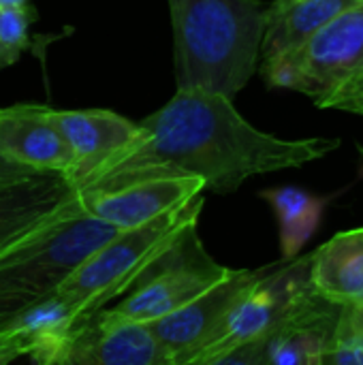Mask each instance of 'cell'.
<instances>
[{"mask_svg":"<svg viewBox=\"0 0 363 365\" xmlns=\"http://www.w3.org/2000/svg\"><path fill=\"white\" fill-rule=\"evenodd\" d=\"M340 148V139H280L255 128L233 101L201 88H178L158 111L137 122L135 137L86 180L79 192L116 190L158 178H197L216 195L246 180L308 165Z\"/></svg>","mask_w":363,"mask_h":365,"instance_id":"cell-1","label":"cell"},{"mask_svg":"<svg viewBox=\"0 0 363 365\" xmlns=\"http://www.w3.org/2000/svg\"><path fill=\"white\" fill-rule=\"evenodd\" d=\"M178 88L235 98L257 73L267 4L261 0H167Z\"/></svg>","mask_w":363,"mask_h":365,"instance_id":"cell-2","label":"cell"},{"mask_svg":"<svg viewBox=\"0 0 363 365\" xmlns=\"http://www.w3.org/2000/svg\"><path fill=\"white\" fill-rule=\"evenodd\" d=\"M120 229L83 212L79 197L0 250V327L51 299L64 280Z\"/></svg>","mask_w":363,"mask_h":365,"instance_id":"cell-3","label":"cell"},{"mask_svg":"<svg viewBox=\"0 0 363 365\" xmlns=\"http://www.w3.org/2000/svg\"><path fill=\"white\" fill-rule=\"evenodd\" d=\"M203 195L160 214L158 218L118 231L96 248L58 289L53 299L68 317L71 329L105 310L111 299L126 295L148 272L165 259L186 231L197 227Z\"/></svg>","mask_w":363,"mask_h":365,"instance_id":"cell-4","label":"cell"},{"mask_svg":"<svg viewBox=\"0 0 363 365\" xmlns=\"http://www.w3.org/2000/svg\"><path fill=\"white\" fill-rule=\"evenodd\" d=\"M259 71L267 88L300 92L319 109L363 115V0L300 49L261 62Z\"/></svg>","mask_w":363,"mask_h":365,"instance_id":"cell-5","label":"cell"},{"mask_svg":"<svg viewBox=\"0 0 363 365\" xmlns=\"http://www.w3.org/2000/svg\"><path fill=\"white\" fill-rule=\"evenodd\" d=\"M229 274V267L218 265L203 250L197 227L184 233L175 248L160 259L145 278H141L122 302L105 308V314L118 321L150 325L214 287Z\"/></svg>","mask_w":363,"mask_h":365,"instance_id":"cell-6","label":"cell"},{"mask_svg":"<svg viewBox=\"0 0 363 365\" xmlns=\"http://www.w3.org/2000/svg\"><path fill=\"white\" fill-rule=\"evenodd\" d=\"M30 357L36 365H173L150 325L118 321L105 310Z\"/></svg>","mask_w":363,"mask_h":365,"instance_id":"cell-7","label":"cell"},{"mask_svg":"<svg viewBox=\"0 0 363 365\" xmlns=\"http://www.w3.org/2000/svg\"><path fill=\"white\" fill-rule=\"evenodd\" d=\"M263 269H229L223 280L197 295L193 302L150 323L152 334L171 357V364L182 365L212 340L233 304L263 274Z\"/></svg>","mask_w":363,"mask_h":365,"instance_id":"cell-8","label":"cell"},{"mask_svg":"<svg viewBox=\"0 0 363 365\" xmlns=\"http://www.w3.org/2000/svg\"><path fill=\"white\" fill-rule=\"evenodd\" d=\"M203 190L205 184L197 178H158L116 190L79 192V201L86 214L124 231L188 203Z\"/></svg>","mask_w":363,"mask_h":365,"instance_id":"cell-9","label":"cell"},{"mask_svg":"<svg viewBox=\"0 0 363 365\" xmlns=\"http://www.w3.org/2000/svg\"><path fill=\"white\" fill-rule=\"evenodd\" d=\"M0 152L32 171L71 175L75 156L47 120V105L17 103L0 107Z\"/></svg>","mask_w":363,"mask_h":365,"instance_id":"cell-10","label":"cell"},{"mask_svg":"<svg viewBox=\"0 0 363 365\" xmlns=\"http://www.w3.org/2000/svg\"><path fill=\"white\" fill-rule=\"evenodd\" d=\"M47 120L58 128L73 150L75 165L71 180L77 186L107 158L120 152L137 130V122L109 109H71L60 111L47 105Z\"/></svg>","mask_w":363,"mask_h":365,"instance_id":"cell-11","label":"cell"},{"mask_svg":"<svg viewBox=\"0 0 363 365\" xmlns=\"http://www.w3.org/2000/svg\"><path fill=\"white\" fill-rule=\"evenodd\" d=\"M77 197L73 180L56 171L0 184V250L53 218Z\"/></svg>","mask_w":363,"mask_h":365,"instance_id":"cell-12","label":"cell"},{"mask_svg":"<svg viewBox=\"0 0 363 365\" xmlns=\"http://www.w3.org/2000/svg\"><path fill=\"white\" fill-rule=\"evenodd\" d=\"M340 308L317 293L267 334L270 365H321Z\"/></svg>","mask_w":363,"mask_h":365,"instance_id":"cell-13","label":"cell"},{"mask_svg":"<svg viewBox=\"0 0 363 365\" xmlns=\"http://www.w3.org/2000/svg\"><path fill=\"white\" fill-rule=\"evenodd\" d=\"M312 291L338 306H363V227L342 231L312 252Z\"/></svg>","mask_w":363,"mask_h":365,"instance_id":"cell-14","label":"cell"},{"mask_svg":"<svg viewBox=\"0 0 363 365\" xmlns=\"http://www.w3.org/2000/svg\"><path fill=\"white\" fill-rule=\"evenodd\" d=\"M357 2L359 0H274L267 4L265 13L261 62L300 49L323 26Z\"/></svg>","mask_w":363,"mask_h":365,"instance_id":"cell-15","label":"cell"},{"mask_svg":"<svg viewBox=\"0 0 363 365\" xmlns=\"http://www.w3.org/2000/svg\"><path fill=\"white\" fill-rule=\"evenodd\" d=\"M261 199L272 205L274 216L278 220L282 261L300 257L302 248L319 229L325 207L332 201V197H317L297 186H278L261 190Z\"/></svg>","mask_w":363,"mask_h":365,"instance_id":"cell-16","label":"cell"},{"mask_svg":"<svg viewBox=\"0 0 363 365\" xmlns=\"http://www.w3.org/2000/svg\"><path fill=\"white\" fill-rule=\"evenodd\" d=\"M36 19L34 4L0 11V71L13 66L30 47V26Z\"/></svg>","mask_w":363,"mask_h":365,"instance_id":"cell-17","label":"cell"},{"mask_svg":"<svg viewBox=\"0 0 363 365\" xmlns=\"http://www.w3.org/2000/svg\"><path fill=\"white\" fill-rule=\"evenodd\" d=\"M321 365H363V334L344 308H340L336 327L321 355Z\"/></svg>","mask_w":363,"mask_h":365,"instance_id":"cell-18","label":"cell"},{"mask_svg":"<svg viewBox=\"0 0 363 365\" xmlns=\"http://www.w3.org/2000/svg\"><path fill=\"white\" fill-rule=\"evenodd\" d=\"M32 349V338L17 323L0 327V365H11L19 357H30Z\"/></svg>","mask_w":363,"mask_h":365,"instance_id":"cell-19","label":"cell"},{"mask_svg":"<svg viewBox=\"0 0 363 365\" xmlns=\"http://www.w3.org/2000/svg\"><path fill=\"white\" fill-rule=\"evenodd\" d=\"M208 365H270L267 361V336L246 342L235 351L223 355L220 359Z\"/></svg>","mask_w":363,"mask_h":365,"instance_id":"cell-20","label":"cell"},{"mask_svg":"<svg viewBox=\"0 0 363 365\" xmlns=\"http://www.w3.org/2000/svg\"><path fill=\"white\" fill-rule=\"evenodd\" d=\"M34 173H41V171H32L15 160H11L9 156H4L0 152V184L4 182H13V180H21V178H28V175H34Z\"/></svg>","mask_w":363,"mask_h":365,"instance_id":"cell-21","label":"cell"},{"mask_svg":"<svg viewBox=\"0 0 363 365\" xmlns=\"http://www.w3.org/2000/svg\"><path fill=\"white\" fill-rule=\"evenodd\" d=\"M344 310L351 317V321L355 323V327L363 334V306H353V308H344Z\"/></svg>","mask_w":363,"mask_h":365,"instance_id":"cell-22","label":"cell"},{"mask_svg":"<svg viewBox=\"0 0 363 365\" xmlns=\"http://www.w3.org/2000/svg\"><path fill=\"white\" fill-rule=\"evenodd\" d=\"M24 4H30V0H0V11L17 9V6H24Z\"/></svg>","mask_w":363,"mask_h":365,"instance_id":"cell-23","label":"cell"},{"mask_svg":"<svg viewBox=\"0 0 363 365\" xmlns=\"http://www.w3.org/2000/svg\"><path fill=\"white\" fill-rule=\"evenodd\" d=\"M359 152H362V154H363V145H359Z\"/></svg>","mask_w":363,"mask_h":365,"instance_id":"cell-24","label":"cell"}]
</instances>
